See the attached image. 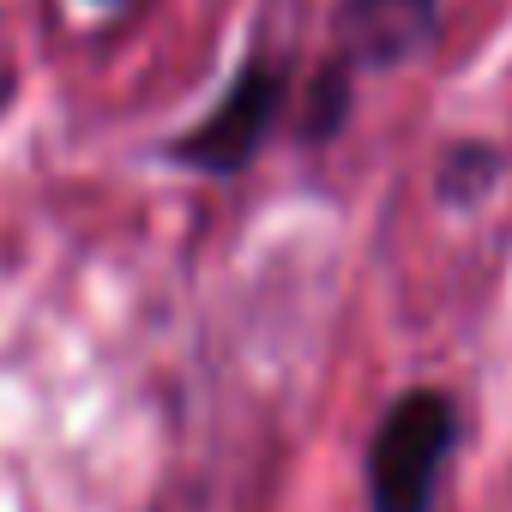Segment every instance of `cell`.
<instances>
[{
	"label": "cell",
	"instance_id": "7",
	"mask_svg": "<svg viewBox=\"0 0 512 512\" xmlns=\"http://www.w3.org/2000/svg\"><path fill=\"white\" fill-rule=\"evenodd\" d=\"M97 7H127V0H97Z\"/></svg>",
	"mask_w": 512,
	"mask_h": 512
},
{
	"label": "cell",
	"instance_id": "3",
	"mask_svg": "<svg viewBox=\"0 0 512 512\" xmlns=\"http://www.w3.org/2000/svg\"><path fill=\"white\" fill-rule=\"evenodd\" d=\"M440 37V0H338L332 55L356 73H398Z\"/></svg>",
	"mask_w": 512,
	"mask_h": 512
},
{
	"label": "cell",
	"instance_id": "2",
	"mask_svg": "<svg viewBox=\"0 0 512 512\" xmlns=\"http://www.w3.org/2000/svg\"><path fill=\"white\" fill-rule=\"evenodd\" d=\"M284 103H290V61L260 43V49L235 67V79L217 91V103H211L187 133L163 139L157 151H163V163H175V169H187V175H217V181H229V175H241V169L260 163V151H266V139H272Z\"/></svg>",
	"mask_w": 512,
	"mask_h": 512
},
{
	"label": "cell",
	"instance_id": "4",
	"mask_svg": "<svg viewBox=\"0 0 512 512\" xmlns=\"http://www.w3.org/2000/svg\"><path fill=\"white\" fill-rule=\"evenodd\" d=\"M356 79H362V73L344 67L338 55L314 67V79H308V103H302V121H296V139H302L308 151L332 145V139L350 127V115H356Z\"/></svg>",
	"mask_w": 512,
	"mask_h": 512
},
{
	"label": "cell",
	"instance_id": "1",
	"mask_svg": "<svg viewBox=\"0 0 512 512\" xmlns=\"http://www.w3.org/2000/svg\"><path fill=\"white\" fill-rule=\"evenodd\" d=\"M464 416L446 386H410L368 434V512H434L440 476L458 452Z\"/></svg>",
	"mask_w": 512,
	"mask_h": 512
},
{
	"label": "cell",
	"instance_id": "5",
	"mask_svg": "<svg viewBox=\"0 0 512 512\" xmlns=\"http://www.w3.org/2000/svg\"><path fill=\"white\" fill-rule=\"evenodd\" d=\"M500 175H506V151L494 139H452L440 151L434 193H440V205H476V199L494 193Z\"/></svg>",
	"mask_w": 512,
	"mask_h": 512
},
{
	"label": "cell",
	"instance_id": "6",
	"mask_svg": "<svg viewBox=\"0 0 512 512\" xmlns=\"http://www.w3.org/2000/svg\"><path fill=\"white\" fill-rule=\"evenodd\" d=\"M13 85H19V79H13L7 67H0V115H7V103H13Z\"/></svg>",
	"mask_w": 512,
	"mask_h": 512
}]
</instances>
